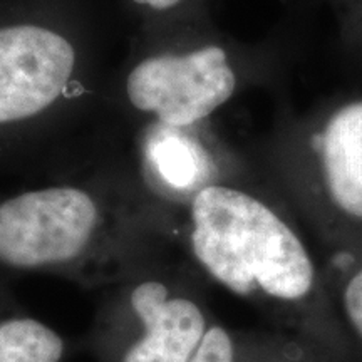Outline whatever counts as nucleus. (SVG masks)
<instances>
[{
    "mask_svg": "<svg viewBox=\"0 0 362 362\" xmlns=\"http://www.w3.org/2000/svg\"><path fill=\"white\" fill-rule=\"evenodd\" d=\"M170 220L136 181H57L0 194V282L7 274L116 282L160 247Z\"/></svg>",
    "mask_w": 362,
    "mask_h": 362,
    "instance_id": "obj_1",
    "label": "nucleus"
},
{
    "mask_svg": "<svg viewBox=\"0 0 362 362\" xmlns=\"http://www.w3.org/2000/svg\"><path fill=\"white\" fill-rule=\"evenodd\" d=\"M181 211L192 260L225 291L277 314L320 293L314 257L288 215L237 176L206 185Z\"/></svg>",
    "mask_w": 362,
    "mask_h": 362,
    "instance_id": "obj_2",
    "label": "nucleus"
},
{
    "mask_svg": "<svg viewBox=\"0 0 362 362\" xmlns=\"http://www.w3.org/2000/svg\"><path fill=\"white\" fill-rule=\"evenodd\" d=\"M94 67L79 0H0V165L76 112Z\"/></svg>",
    "mask_w": 362,
    "mask_h": 362,
    "instance_id": "obj_3",
    "label": "nucleus"
},
{
    "mask_svg": "<svg viewBox=\"0 0 362 362\" xmlns=\"http://www.w3.org/2000/svg\"><path fill=\"white\" fill-rule=\"evenodd\" d=\"M250 49L223 37L210 22L136 35L112 96L136 124L198 128L259 78Z\"/></svg>",
    "mask_w": 362,
    "mask_h": 362,
    "instance_id": "obj_4",
    "label": "nucleus"
},
{
    "mask_svg": "<svg viewBox=\"0 0 362 362\" xmlns=\"http://www.w3.org/2000/svg\"><path fill=\"white\" fill-rule=\"evenodd\" d=\"M144 253L107 298L98 322L104 362H189L211 317L187 274Z\"/></svg>",
    "mask_w": 362,
    "mask_h": 362,
    "instance_id": "obj_5",
    "label": "nucleus"
},
{
    "mask_svg": "<svg viewBox=\"0 0 362 362\" xmlns=\"http://www.w3.org/2000/svg\"><path fill=\"white\" fill-rule=\"evenodd\" d=\"M272 165L322 228L362 233V98L285 124L275 136Z\"/></svg>",
    "mask_w": 362,
    "mask_h": 362,
    "instance_id": "obj_6",
    "label": "nucleus"
},
{
    "mask_svg": "<svg viewBox=\"0 0 362 362\" xmlns=\"http://www.w3.org/2000/svg\"><path fill=\"white\" fill-rule=\"evenodd\" d=\"M136 183L155 205L171 215L183 210L193 194L215 181L237 176V165L211 131L198 128L138 124Z\"/></svg>",
    "mask_w": 362,
    "mask_h": 362,
    "instance_id": "obj_7",
    "label": "nucleus"
},
{
    "mask_svg": "<svg viewBox=\"0 0 362 362\" xmlns=\"http://www.w3.org/2000/svg\"><path fill=\"white\" fill-rule=\"evenodd\" d=\"M66 352L57 330L7 305L0 282V362H62Z\"/></svg>",
    "mask_w": 362,
    "mask_h": 362,
    "instance_id": "obj_8",
    "label": "nucleus"
},
{
    "mask_svg": "<svg viewBox=\"0 0 362 362\" xmlns=\"http://www.w3.org/2000/svg\"><path fill=\"white\" fill-rule=\"evenodd\" d=\"M136 22V35L210 22L211 0H121Z\"/></svg>",
    "mask_w": 362,
    "mask_h": 362,
    "instance_id": "obj_9",
    "label": "nucleus"
},
{
    "mask_svg": "<svg viewBox=\"0 0 362 362\" xmlns=\"http://www.w3.org/2000/svg\"><path fill=\"white\" fill-rule=\"evenodd\" d=\"M189 362H300L291 351L250 349L242 337L211 320Z\"/></svg>",
    "mask_w": 362,
    "mask_h": 362,
    "instance_id": "obj_10",
    "label": "nucleus"
},
{
    "mask_svg": "<svg viewBox=\"0 0 362 362\" xmlns=\"http://www.w3.org/2000/svg\"><path fill=\"white\" fill-rule=\"evenodd\" d=\"M336 309L347 337L362 356V255L344 270L337 285Z\"/></svg>",
    "mask_w": 362,
    "mask_h": 362,
    "instance_id": "obj_11",
    "label": "nucleus"
},
{
    "mask_svg": "<svg viewBox=\"0 0 362 362\" xmlns=\"http://www.w3.org/2000/svg\"><path fill=\"white\" fill-rule=\"evenodd\" d=\"M344 35L354 47L362 51V0L342 8Z\"/></svg>",
    "mask_w": 362,
    "mask_h": 362,
    "instance_id": "obj_12",
    "label": "nucleus"
},
{
    "mask_svg": "<svg viewBox=\"0 0 362 362\" xmlns=\"http://www.w3.org/2000/svg\"><path fill=\"white\" fill-rule=\"evenodd\" d=\"M354 2H357V0H337V4H339V6H341V8L349 7V6H352V4H354Z\"/></svg>",
    "mask_w": 362,
    "mask_h": 362,
    "instance_id": "obj_13",
    "label": "nucleus"
}]
</instances>
